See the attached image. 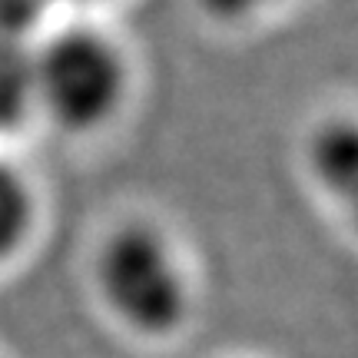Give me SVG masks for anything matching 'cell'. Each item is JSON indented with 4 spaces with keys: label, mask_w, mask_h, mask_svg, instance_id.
I'll return each mask as SVG.
<instances>
[{
    "label": "cell",
    "mask_w": 358,
    "mask_h": 358,
    "mask_svg": "<svg viewBox=\"0 0 358 358\" xmlns=\"http://www.w3.org/2000/svg\"><path fill=\"white\" fill-rule=\"evenodd\" d=\"M34 87L64 127H93L113 110L123 66L100 34L64 30L34 53Z\"/></svg>",
    "instance_id": "obj_1"
},
{
    "label": "cell",
    "mask_w": 358,
    "mask_h": 358,
    "mask_svg": "<svg viewBox=\"0 0 358 358\" xmlns=\"http://www.w3.org/2000/svg\"><path fill=\"white\" fill-rule=\"evenodd\" d=\"M110 306L136 329L166 332L182 319L186 285L166 243L150 229L116 232L100 262Z\"/></svg>",
    "instance_id": "obj_2"
},
{
    "label": "cell",
    "mask_w": 358,
    "mask_h": 358,
    "mask_svg": "<svg viewBox=\"0 0 358 358\" xmlns=\"http://www.w3.org/2000/svg\"><path fill=\"white\" fill-rule=\"evenodd\" d=\"M34 100V50L20 34L0 30V129L17 127Z\"/></svg>",
    "instance_id": "obj_3"
},
{
    "label": "cell",
    "mask_w": 358,
    "mask_h": 358,
    "mask_svg": "<svg viewBox=\"0 0 358 358\" xmlns=\"http://www.w3.org/2000/svg\"><path fill=\"white\" fill-rule=\"evenodd\" d=\"M315 163L319 173L332 186H352L355 179V166H358V146H355V129L348 123L329 127L315 143Z\"/></svg>",
    "instance_id": "obj_4"
},
{
    "label": "cell",
    "mask_w": 358,
    "mask_h": 358,
    "mask_svg": "<svg viewBox=\"0 0 358 358\" xmlns=\"http://www.w3.org/2000/svg\"><path fill=\"white\" fill-rule=\"evenodd\" d=\"M27 216H30V199L20 176L10 166L0 163V256L17 245V239L27 229Z\"/></svg>",
    "instance_id": "obj_5"
},
{
    "label": "cell",
    "mask_w": 358,
    "mask_h": 358,
    "mask_svg": "<svg viewBox=\"0 0 358 358\" xmlns=\"http://www.w3.org/2000/svg\"><path fill=\"white\" fill-rule=\"evenodd\" d=\"M50 0H0V30L3 34H20L30 27L40 13L47 10Z\"/></svg>",
    "instance_id": "obj_6"
},
{
    "label": "cell",
    "mask_w": 358,
    "mask_h": 358,
    "mask_svg": "<svg viewBox=\"0 0 358 358\" xmlns=\"http://www.w3.org/2000/svg\"><path fill=\"white\" fill-rule=\"evenodd\" d=\"M203 3L213 13H216V17H226V20H232V17H245V13H252L256 7L268 3V0H203Z\"/></svg>",
    "instance_id": "obj_7"
}]
</instances>
